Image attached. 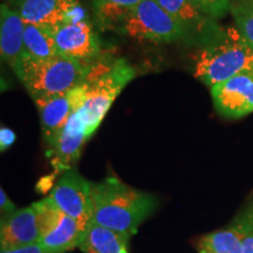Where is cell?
I'll use <instances>...</instances> for the list:
<instances>
[{"label":"cell","mask_w":253,"mask_h":253,"mask_svg":"<svg viewBox=\"0 0 253 253\" xmlns=\"http://www.w3.org/2000/svg\"><path fill=\"white\" fill-rule=\"evenodd\" d=\"M9 2L26 24L39 25L50 30L73 18L86 14L79 0H11Z\"/></svg>","instance_id":"obj_11"},{"label":"cell","mask_w":253,"mask_h":253,"mask_svg":"<svg viewBox=\"0 0 253 253\" xmlns=\"http://www.w3.org/2000/svg\"><path fill=\"white\" fill-rule=\"evenodd\" d=\"M0 210H1L2 218L9 216V214L13 213L17 210L14 203L9 199L4 189H0Z\"/></svg>","instance_id":"obj_23"},{"label":"cell","mask_w":253,"mask_h":253,"mask_svg":"<svg viewBox=\"0 0 253 253\" xmlns=\"http://www.w3.org/2000/svg\"><path fill=\"white\" fill-rule=\"evenodd\" d=\"M248 1H253V0H248Z\"/></svg>","instance_id":"obj_27"},{"label":"cell","mask_w":253,"mask_h":253,"mask_svg":"<svg viewBox=\"0 0 253 253\" xmlns=\"http://www.w3.org/2000/svg\"><path fill=\"white\" fill-rule=\"evenodd\" d=\"M48 197L60 210L74 218L86 231L93 220L91 182L87 181L75 168L61 172Z\"/></svg>","instance_id":"obj_8"},{"label":"cell","mask_w":253,"mask_h":253,"mask_svg":"<svg viewBox=\"0 0 253 253\" xmlns=\"http://www.w3.org/2000/svg\"><path fill=\"white\" fill-rule=\"evenodd\" d=\"M135 75V69L125 59H119L103 74L94 79L88 78L86 96L79 109L86 125L87 138L99 128L114 101Z\"/></svg>","instance_id":"obj_4"},{"label":"cell","mask_w":253,"mask_h":253,"mask_svg":"<svg viewBox=\"0 0 253 253\" xmlns=\"http://www.w3.org/2000/svg\"><path fill=\"white\" fill-rule=\"evenodd\" d=\"M242 253H253V231L245 237L244 242H243Z\"/></svg>","instance_id":"obj_26"},{"label":"cell","mask_w":253,"mask_h":253,"mask_svg":"<svg viewBox=\"0 0 253 253\" xmlns=\"http://www.w3.org/2000/svg\"><path fill=\"white\" fill-rule=\"evenodd\" d=\"M60 55L90 67L99 59L101 43L86 14L60 24L52 30Z\"/></svg>","instance_id":"obj_7"},{"label":"cell","mask_w":253,"mask_h":253,"mask_svg":"<svg viewBox=\"0 0 253 253\" xmlns=\"http://www.w3.org/2000/svg\"><path fill=\"white\" fill-rule=\"evenodd\" d=\"M199 43L194 54V75L207 86L253 73V48L236 27H214Z\"/></svg>","instance_id":"obj_2"},{"label":"cell","mask_w":253,"mask_h":253,"mask_svg":"<svg viewBox=\"0 0 253 253\" xmlns=\"http://www.w3.org/2000/svg\"><path fill=\"white\" fill-rule=\"evenodd\" d=\"M0 253H53V252L47 251V250L45 248H42L39 243H36V244L23 246V248L5 250V251H0Z\"/></svg>","instance_id":"obj_25"},{"label":"cell","mask_w":253,"mask_h":253,"mask_svg":"<svg viewBox=\"0 0 253 253\" xmlns=\"http://www.w3.org/2000/svg\"><path fill=\"white\" fill-rule=\"evenodd\" d=\"M142 0H93L94 18L101 30L116 31Z\"/></svg>","instance_id":"obj_18"},{"label":"cell","mask_w":253,"mask_h":253,"mask_svg":"<svg viewBox=\"0 0 253 253\" xmlns=\"http://www.w3.org/2000/svg\"><path fill=\"white\" fill-rule=\"evenodd\" d=\"M86 140V125L79 110H75L60 132L58 140L49 148L50 163L56 171L63 172L74 168Z\"/></svg>","instance_id":"obj_12"},{"label":"cell","mask_w":253,"mask_h":253,"mask_svg":"<svg viewBox=\"0 0 253 253\" xmlns=\"http://www.w3.org/2000/svg\"><path fill=\"white\" fill-rule=\"evenodd\" d=\"M86 89L87 84L84 82L68 93L33 100L40 115L43 141L49 148L58 140L72 114L82 107Z\"/></svg>","instance_id":"obj_9"},{"label":"cell","mask_w":253,"mask_h":253,"mask_svg":"<svg viewBox=\"0 0 253 253\" xmlns=\"http://www.w3.org/2000/svg\"><path fill=\"white\" fill-rule=\"evenodd\" d=\"M8 1H11V0H8Z\"/></svg>","instance_id":"obj_28"},{"label":"cell","mask_w":253,"mask_h":253,"mask_svg":"<svg viewBox=\"0 0 253 253\" xmlns=\"http://www.w3.org/2000/svg\"><path fill=\"white\" fill-rule=\"evenodd\" d=\"M39 242L38 212L34 204L15 210L9 216L1 218L0 250H12L36 244Z\"/></svg>","instance_id":"obj_13"},{"label":"cell","mask_w":253,"mask_h":253,"mask_svg":"<svg viewBox=\"0 0 253 253\" xmlns=\"http://www.w3.org/2000/svg\"><path fill=\"white\" fill-rule=\"evenodd\" d=\"M38 212L39 244L47 251L65 253L79 248L84 230L74 218L56 207L49 197L33 203Z\"/></svg>","instance_id":"obj_6"},{"label":"cell","mask_w":253,"mask_h":253,"mask_svg":"<svg viewBox=\"0 0 253 253\" xmlns=\"http://www.w3.org/2000/svg\"><path fill=\"white\" fill-rule=\"evenodd\" d=\"M15 141V134L13 130L8 128H4L2 126L1 130H0V148H1V151L7 150L12 144L14 143Z\"/></svg>","instance_id":"obj_24"},{"label":"cell","mask_w":253,"mask_h":253,"mask_svg":"<svg viewBox=\"0 0 253 253\" xmlns=\"http://www.w3.org/2000/svg\"><path fill=\"white\" fill-rule=\"evenodd\" d=\"M128 238L99 224L91 223L84 231L79 249L84 253H123Z\"/></svg>","instance_id":"obj_16"},{"label":"cell","mask_w":253,"mask_h":253,"mask_svg":"<svg viewBox=\"0 0 253 253\" xmlns=\"http://www.w3.org/2000/svg\"><path fill=\"white\" fill-rule=\"evenodd\" d=\"M184 31L186 39L201 41L214 28L211 17L194 0H157Z\"/></svg>","instance_id":"obj_15"},{"label":"cell","mask_w":253,"mask_h":253,"mask_svg":"<svg viewBox=\"0 0 253 253\" xmlns=\"http://www.w3.org/2000/svg\"><path fill=\"white\" fill-rule=\"evenodd\" d=\"M115 32L132 39L156 43L186 39L183 28L157 0H142Z\"/></svg>","instance_id":"obj_5"},{"label":"cell","mask_w":253,"mask_h":253,"mask_svg":"<svg viewBox=\"0 0 253 253\" xmlns=\"http://www.w3.org/2000/svg\"><path fill=\"white\" fill-rule=\"evenodd\" d=\"M24 54L39 60L60 55L52 30L39 25L26 24L24 36Z\"/></svg>","instance_id":"obj_19"},{"label":"cell","mask_w":253,"mask_h":253,"mask_svg":"<svg viewBox=\"0 0 253 253\" xmlns=\"http://www.w3.org/2000/svg\"><path fill=\"white\" fill-rule=\"evenodd\" d=\"M211 18H219L230 11L231 0H194Z\"/></svg>","instance_id":"obj_21"},{"label":"cell","mask_w":253,"mask_h":253,"mask_svg":"<svg viewBox=\"0 0 253 253\" xmlns=\"http://www.w3.org/2000/svg\"><path fill=\"white\" fill-rule=\"evenodd\" d=\"M218 113L227 119H240L253 113V73H242L211 87Z\"/></svg>","instance_id":"obj_10"},{"label":"cell","mask_w":253,"mask_h":253,"mask_svg":"<svg viewBox=\"0 0 253 253\" xmlns=\"http://www.w3.org/2000/svg\"><path fill=\"white\" fill-rule=\"evenodd\" d=\"M94 223L130 238L154 212L157 201L154 195L126 184L118 177H107L91 183Z\"/></svg>","instance_id":"obj_1"},{"label":"cell","mask_w":253,"mask_h":253,"mask_svg":"<svg viewBox=\"0 0 253 253\" xmlns=\"http://www.w3.org/2000/svg\"><path fill=\"white\" fill-rule=\"evenodd\" d=\"M230 12L235 20L236 28L253 48V1L231 4Z\"/></svg>","instance_id":"obj_20"},{"label":"cell","mask_w":253,"mask_h":253,"mask_svg":"<svg viewBox=\"0 0 253 253\" xmlns=\"http://www.w3.org/2000/svg\"><path fill=\"white\" fill-rule=\"evenodd\" d=\"M13 71L32 99L37 100L68 93L84 84L90 67L62 55L39 60L24 54Z\"/></svg>","instance_id":"obj_3"},{"label":"cell","mask_w":253,"mask_h":253,"mask_svg":"<svg viewBox=\"0 0 253 253\" xmlns=\"http://www.w3.org/2000/svg\"><path fill=\"white\" fill-rule=\"evenodd\" d=\"M249 235L242 227L230 224L229 227L202 237L197 243L198 253H242L243 242Z\"/></svg>","instance_id":"obj_17"},{"label":"cell","mask_w":253,"mask_h":253,"mask_svg":"<svg viewBox=\"0 0 253 253\" xmlns=\"http://www.w3.org/2000/svg\"><path fill=\"white\" fill-rule=\"evenodd\" d=\"M26 23L13 7L1 4L0 7V52L12 69L24 55V36Z\"/></svg>","instance_id":"obj_14"},{"label":"cell","mask_w":253,"mask_h":253,"mask_svg":"<svg viewBox=\"0 0 253 253\" xmlns=\"http://www.w3.org/2000/svg\"><path fill=\"white\" fill-rule=\"evenodd\" d=\"M231 224L242 227L243 230H245L249 233L253 231V199L237 214V217Z\"/></svg>","instance_id":"obj_22"}]
</instances>
